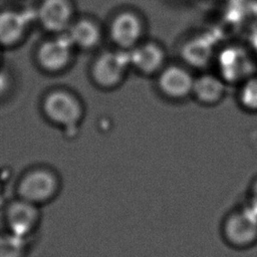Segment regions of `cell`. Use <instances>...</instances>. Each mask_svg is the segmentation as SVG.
I'll return each instance as SVG.
<instances>
[{"instance_id": "6da1fadb", "label": "cell", "mask_w": 257, "mask_h": 257, "mask_svg": "<svg viewBox=\"0 0 257 257\" xmlns=\"http://www.w3.org/2000/svg\"><path fill=\"white\" fill-rule=\"evenodd\" d=\"M223 244L235 251H245L257 244V214L245 203L228 209L219 223Z\"/></svg>"}, {"instance_id": "7a4b0ae2", "label": "cell", "mask_w": 257, "mask_h": 257, "mask_svg": "<svg viewBox=\"0 0 257 257\" xmlns=\"http://www.w3.org/2000/svg\"><path fill=\"white\" fill-rule=\"evenodd\" d=\"M60 175L50 167H35L25 173L18 182V198L35 204L44 205L53 201L60 193Z\"/></svg>"}, {"instance_id": "3957f363", "label": "cell", "mask_w": 257, "mask_h": 257, "mask_svg": "<svg viewBox=\"0 0 257 257\" xmlns=\"http://www.w3.org/2000/svg\"><path fill=\"white\" fill-rule=\"evenodd\" d=\"M42 110L46 118L65 131H74L83 117V106L75 94L66 90L48 93L43 100Z\"/></svg>"}, {"instance_id": "277c9868", "label": "cell", "mask_w": 257, "mask_h": 257, "mask_svg": "<svg viewBox=\"0 0 257 257\" xmlns=\"http://www.w3.org/2000/svg\"><path fill=\"white\" fill-rule=\"evenodd\" d=\"M131 68L128 51H105L92 63L91 78L101 88H114L123 82Z\"/></svg>"}, {"instance_id": "5b68a950", "label": "cell", "mask_w": 257, "mask_h": 257, "mask_svg": "<svg viewBox=\"0 0 257 257\" xmlns=\"http://www.w3.org/2000/svg\"><path fill=\"white\" fill-rule=\"evenodd\" d=\"M143 34V21L135 12H120L113 18L110 23V39L120 50L130 51L139 45L141 43Z\"/></svg>"}, {"instance_id": "8992f818", "label": "cell", "mask_w": 257, "mask_h": 257, "mask_svg": "<svg viewBox=\"0 0 257 257\" xmlns=\"http://www.w3.org/2000/svg\"><path fill=\"white\" fill-rule=\"evenodd\" d=\"M74 46L66 34L53 37L43 42L36 54L40 67L44 70L56 72L67 67L72 59Z\"/></svg>"}, {"instance_id": "52a82bcc", "label": "cell", "mask_w": 257, "mask_h": 257, "mask_svg": "<svg viewBox=\"0 0 257 257\" xmlns=\"http://www.w3.org/2000/svg\"><path fill=\"white\" fill-rule=\"evenodd\" d=\"M5 221L9 232L25 238L32 233L39 224V206L17 198L7 206Z\"/></svg>"}, {"instance_id": "ba28073f", "label": "cell", "mask_w": 257, "mask_h": 257, "mask_svg": "<svg viewBox=\"0 0 257 257\" xmlns=\"http://www.w3.org/2000/svg\"><path fill=\"white\" fill-rule=\"evenodd\" d=\"M73 12L70 0H43L37 10V18L45 30L61 33L72 24Z\"/></svg>"}, {"instance_id": "9c48e42d", "label": "cell", "mask_w": 257, "mask_h": 257, "mask_svg": "<svg viewBox=\"0 0 257 257\" xmlns=\"http://www.w3.org/2000/svg\"><path fill=\"white\" fill-rule=\"evenodd\" d=\"M194 77L179 65L165 66L158 74V87L161 92L174 100H181L192 94Z\"/></svg>"}, {"instance_id": "30bf717a", "label": "cell", "mask_w": 257, "mask_h": 257, "mask_svg": "<svg viewBox=\"0 0 257 257\" xmlns=\"http://www.w3.org/2000/svg\"><path fill=\"white\" fill-rule=\"evenodd\" d=\"M131 66L144 75L160 73L165 67L166 53L156 42H141L128 51Z\"/></svg>"}, {"instance_id": "8fae6325", "label": "cell", "mask_w": 257, "mask_h": 257, "mask_svg": "<svg viewBox=\"0 0 257 257\" xmlns=\"http://www.w3.org/2000/svg\"><path fill=\"white\" fill-rule=\"evenodd\" d=\"M219 76L226 83L246 80L251 72V62L248 55L239 47H227L218 58Z\"/></svg>"}, {"instance_id": "7c38bea8", "label": "cell", "mask_w": 257, "mask_h": 257, "mask_svg": "<svg viewBox=\"0 0 257 257\" xmlns=\"http://www.w3.org/2000/svg\"><path fill=\"white\" fill-rule=\"evenodd\" d=\"M226 84L220 76L204 73L194 78L192 95L202 104L214 105L224 98Z\"/></svg>"}, {"instance_id": "4fadbf2b", "label": "cell", "mask_w": 257, "mask_h": 257, "mask_svg": "<svg viewBox=\"0 0 257 257\" xmlns=\"http://www.w3.org/2000/svg\"><path fill=\"white\" fill-rule=\"evenodd\" d=\"M66 35L74 48L84 50L94 48L101 39V31L97 23L86 18L73 21Z\"/></svg>"}, {"instance_id": "5bb4252c", "label": "cell", "mask_w": 257, "mask_h": 257, "mask_svg": "<svg viewBox=\"0 0 257 257\" xmlns=\"http://www.w3.org/2000/svg\"><path fill=\"white\" fill-rule=\"evenodd\" d=\"M185 62L193 67L207 66L214 55V45L204 36H197L187 41L181 50Z\"/></svg>"}, {"instance_id": "9a60e30c", "label": "cell", "mask_w": 257, "mask_h": 257, "mask_svg": "<svg viewBox=\"0 0 257 257\" xmlns=\"http://www.w3.org/2000/svg\"><path fill=\"white\" fill-rule=\"evenodd\" d=\"M26 31V22L20 13L4 11L0 13V44L12 46L18 43Z\"/></svg>"}, {"instance_id": "2e32d148", "label": "cell", "mask_w": 257, "mask_h": 257, "mask_svg": "<svg viewBox=\"0 0 257 257\" xmlns=\"http://www.w3.org/2000/svg\"><path fill=\"white\" fill-rule=\"evenodd\" d=\"M24 239L9 231L0 233V257H23L26 250Z\"/></svg>"}, {"instance_id": "e0dca14e", "label": "cell", "mask_w": 257, "mask_h": 257, "mask_svg": "<svg viewBox=\"0 0 257 257\" xmlns=\"http://www.w3.org/2000/svg\"><path fill=\"white\" fill-rule=\"evenodd\" d=\"M239 98L246 109H257V79L245 80L241 87Z\"/></svg>"}, {"instance_id": "ac0fdd59", "label": "cell", "mask_w": 257, "mask_h": 257, "mask_svg": "<svg viewBox=\"0 0 257 257\" xmlns=\"http://www.w3.org/2000/svg\"><path fill=\"white\" fill-rule=\"evenodd\" d=\"M244 203L257 214V176L252 180L249 185L246 201Z\"/></svg>"}]
</instances>
